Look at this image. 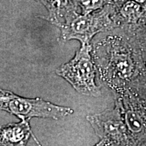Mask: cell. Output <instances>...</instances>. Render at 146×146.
Listing matches in <instances>:
<instances>
[{"instance_id": "obj_6", "label": "cell", "mask_w": 146, "mask_h": 146, "mask_svg": "<svg viewBox=\"0 0 146 146\" xmlns=\"http://www.w3.org/2000/svg\"><path fill=\"white\" fill-rule=\"evenodd\" d=\"M87 120L101 141L108 146H137L116 106L88 115Z\"/></svg>"}, {"instance_id": "obj_12", "label": "cell", "mask_w": 146, "mask_h": 146, "mask_svg": "<svg viewBox=\"0 0 146 146\" xmlns=\"http://www.w3.org/2000/svg\"><path fill=\"white\" fill-rule=\"evenodd\" d=\"M94 146H108V145L104 141H101V140H100L99 143H98L97 144H96V145H94Z\"/></svg>"}, {"instance_id": "obj_1", "label": "cell", "mask_w": 146, "mask_h": 146, "mask_svg": "<svg viewBox=\"0 0 146 146\" xmlns=\"http://www.w3.org/2000/svg\"><path fill=\"white\" fill-rule=\"evenodd\" d=\"M91 47L100 79L115 94L129 89L146 70L141 55L120 29L103 33Z\"/></svg>"}, {"instance_id": "obj_7", "label": "cell", "mask_w": 146, "mask_h": 146, "mask_svg": "<svg viewBox=\"0 0 146 146\" xmlns=\"http://www.w3.org/2000/svg\"><path fill=\"white\" fill-rule=\"evenodd\" d=\"M117 29L130 33L146 24V1H114Z\"/></svg>"}, {"instance_id": "obj_5", "label": "cell", "mask_w": 146, "mask_h": 146, "mask_svg": "<svg viewBox=\"0 0 146 146\" xmlns=\"http://www.w3.org/2000/svg\"><path fill=\"white\" fill-rule=\"evenodd\" d=\"M115 106L119 109L137 146L146 141V98L131 87L117 93Z\"/></svg>"}, {"instance_id": "obj_4", "label": "cell", "mask_w": 146, "mask_h": 146, "mask_svg": "<svg viewBox=\"0 0 146 146\" xmlns=\"http://www.w3.org/2000/svg\"><path fill=\"white\" fill-rule=\"evenodd\" d=\"M0 110L16 115L21 120L50 118L55 120L72 114L74 110L68 107L60 106L41 98H25L12 91L0 88Z\"/></svg>"}, {"instance_id": "obj_13", "label": "cell", "mask_w": 146, "mask_h": 146, "mask_svg": "<svg viewBox=\"0 0 146 146\" xmlns=\"http://www.w3.org/2000/svg\"><path fill=\"white\" fill-rule=\"evenodd\" d=\"M141 146H146V141L144 142V143H143L141 145Z\"/></svg>"}, {"instance_id": "obj_8", "label": "cell", "mask_w": 146, "mask_h": 146, "mask_svg": "<svg viewBox=\"0 0 146 146\" xmlns=\"http://www.w3.org/2000/svg\"><path fill=\"white\" fill-rule=\"evenodd\" d=\"M31 133L26 120L0 126V146H26Z\"/></svg>"}, {"instance_id": "obj_9", "label": "cell", "mask_w": 146, "mask_h": 146, "mask_svg": "<svg viewBox=\"0 0 146 146\" xmlns=\"http://www.w3.org/2000/svg\"><path fill=\"white\" fill-rule=\"evenodd\" d=\"M124 32V31H123ZM141 55L146 68V24L130 33H125Z\"/></svg>"}, {"instance_id": "obj_10", "label": "cell", "mask_w": 146, "mask_h": 146, "mask_svg": "<svg viewBox=\"0 0 146 146\" xmlns=\"http://www.w3.org/2000/svg\"><path fill=\"white\" fill-rule=\"evenodd\" d=\"M110 2V1H77L79 7L80 14L82 15H87L93 12L101 10Z\"/></svg>"}, {"instance_id": "obj_11", "label": "cell", "mask_w": 146, "mask_h": 146, "mask_svg": "<svg viewBox=\"0 0 146 146\" xmlns=\"http://www.w3.org/2000/svg\"><path fill=\"white\" fill-rule=\"evenodd\" d=\"M130 87L146 98V70L137 78Z\"/></svg>"}, {"instance_id": "obj_2", "label": "cell", "mask_w": 146, "mask_h": 146, "mask_svg": "<svg viewBox=\"0 0 146 146\" xmlns=\"http://www.w3.org/2000/svg\"><path fill=\"white\" fill-rule=\"evenodd\" d=\"M114 1H110L101 10L87 15L80 14L78 5L66 16L60 40L66 42L76 39L81 44H89L95 35L117 29L114 19Z\"/></svg>"}, {"instance_id": "obj_3", "label": "cell", "mask_w": 146, "mask_h": 146, "mask_svg": "<svg viewBox=\"0 0 146 146\" xmlns=\"http://www.w3.org/2000/svg\"><path fill=\"white\" fill-rule=\"evenodd\" d=\"M91 51V43L81 44L74 58L58 67L56 72L79 94L97 98L101 96L102 91L96 83L98 72Z\"/></svg>"}]
</instances>
